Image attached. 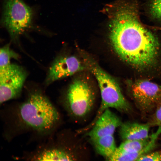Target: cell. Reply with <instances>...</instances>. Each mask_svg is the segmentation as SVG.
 Masks as SVG:
<instances>
[{
  "mask_svg": "<svg viewBox=\"0 0 161 161\" xmlns=\"http://www.w3.org/2000/svg\"><path fill=\"white\" fill-rule=\"evenodd\" d=\"M137 161H161V151L150 152L141 157Z\"/></svg>",
  "mask_w": 161,
  "mask_h": 161,
  "instance_id": "18",
  "label": "cell"
},
{
  "mask_svg": "<svg viewBox=\"0 0 161 161\" xmlns=\"http://www.w3.org/2000/svg\"><path fill=\"white\" fill-rule=\"evenodd\" d=\"M94 93L88 83L76 79L70 85L67 91L66 100L69 109L73 116L83 117L91 111L94 104Z\"/></svg>",
  "mask_w": 161,
  "mask_h": 161,
  "instance_id": "5",
  "label": "cell"
},
{
  "mask_svg": "<svg viewBox=\"0 0 161 161\" xmlns=\"http://www.w3.org/2000/svg\"><path fill=\"white\" fill-rule=\"evenodd\" d=\"M2 16V25L15 40L31 27L33 12L23 0H3Z\"/></svg>",
  "mask_w": 161,
  "mask_h": 161,
  "instance_id": "4",
  "label": "cell"
},
{
  "mask_svg": "<svg viewBox=\"0 0 161 161\" xmlns=\"http://www.w3.org/2000/svg\"><path fill=\"white\" fill-rule=\"evenodd\" d=\"M92 72L97 82L100 92L101 102L93 120L89 124L92 126L106 110L113 108L122 112H128L131 106L123 96L118 84L111 75L97 65H90Z\"/></svg>",
  "mask_w": 161,
  "mask_h": 161,
  "instance_id": "3",
  "label": "cell"
},
{
  "mask_svg": "<svg viewBox=\"0 0 161 161\" xmlns=\"http://www.w3.org/2000/svg\"><path fill=\"white\" fill-rule=\"evenodd\" d=\"M27 73L21 66L11 64L0 69V102L17 97L21 92Z\"/></svg>",
  "mask_w": 161,
  "mask_h": 161,
  "instance_id": "6",
  "label": "cell"
},
{
  "mask_svg": "<svg viewBox=\"0 0 161 161\" xmlns=\"http://www.w3.org/2000/svg\"><path fill=\"white\" fill-rule=\"evenodd\" d=\"M71 156L66 152L60 149L45 150L40 154L36 159L38 161H71Z\"/></svg>",
  "mask_w": 161,
  "mask_h": 161,
  "instance_id": "14",
  "label": "cell"
},
{
  "mask_svg": "<svg viewBox=\"0 0 161 161\" xmlns=\"http://www.w3.org/2000/svg\"><path fill=\"white\" fill-rule=\"evenodd\" d=\"M19 115L27 126L38 131H47L59 119L58 112L49 100L39 93L31 94L21 106Z\"/></svg>",
  "mask_w": 161,
  "mask_h": 161,
  "instance_id": "2",
  "label": "cell"
},
{
  "mask_svg": "<svg viewBox=\"0 0 161 161\" xmlns=\"http://www.w3.org/2000/svg\"><path fill=\"white\" fill-rule=\"evenodd\" d=\"M112 8L109 39L115 52L135 68L152 65L158 54L159 42L141 22L136 2L121 1Z\"/></svg>",
  "mask_w": 161,
  "mask_h": 161,
  "instance_id": "1",
  "label": "cell"
},
{
  "mask_svg": "<svg viewBox=\"0 0 161 161\" xmlns=\"http://www.w3.org/2000/svg\"><path fill=\"white\" fill-rule=\"evenodd\" d=\"M152 136L153 134L143 139L124 141L117 148L125 152L138 153L149 143Z\"/></svg>",
  "mask_w": 161,
  "mask_h": 161,
  "instance_id": "13",
  "label": "cell"
},
{
  "mask_svg": "<svg viewBox=\"0 0 161 161\" xmlns=\"http://www.w3.org/2000/svg\"><path fill=\"white\" fill-rule=\"evenodd\" d=\"M161 133V128H158L157 131L153 133V136L149 143L138 153H127L119 149L117 147L112 154L108 158L110 161H137L142 156L151 151L155 147L156 143L159 135Z\"/></svg>",
  "mask_w": 161,
  "mask_h": 161,
  "instance_id": "11",
  "label": "cell"
},
{
  "mask_svg": "<svg viewBox=\"0 0 161 161\" xmlns=\"http://www.w3.org/2000/svg\"><path fill=\"white\" fill-rule=\"evenodd\" d=\"M131 92L137 106L143 114L155 110L161 102V86L150 81H136L132 86Z\"/></svg>",
  "mask_w": 161,
  "mask_h": 161,
  "instance_id": "7",
  "label": "cell"
},
{
  "mask_svg": "<svg viewBox=\"0 0 161 161\" xmlns=\"http://www.w3.org/2000/svg\"><path fill=\"white\" fill-rule=\"evenodd\" d=\"M151 126L148 123L145 124L127 121L122 123L119 127V134L124 141L138 140L148 137Z\"/></svg>",
  "mask_w": 161,
  "mask_h": 161,
  "instance_id": "10",
  "label": "cell"
},
{
  "mask_svg": "<svg viewBox=\"0 0 161 161\" xmlns=\"http://www.w3.org/2000/svg\"><path fill=\"white\" fill-rule=\"evenodd\" d=\"M84 67L74 56L62 57L55 61L49 68L46 83L49 84L57 80L72 75L83 70Z\"/></svg>",
  "mask_w": 161,
  "mask_h": 161,
  "instance_id": "8",
  "label": "cell"
},
{
  "mask_svg": "<svg viewBox=\"0 0 161 161\" xmlns=\"http://www.w3.org/2000/svg\"><path fill=\"white\" fill-rule=\"evenodd\" d=\"M113 135L90 139L97 153L106 159L111 156L117 148Z\"/></svg>",
  "mask_w": 161,
  "mask_h": 161,
  "instance_id": "12",
  "label": "cell"
},
{
  "mask_svg": "<svg viewBox=\"0 0 161 161\" xmlns=\"http://www.w3.org/2000/svg\"><path fill=\"white\" fill-rule=\"evenodd\" d=\"M149 8L151 16L156 19L161 21V0H153Z\"/></svg>",
  "mask_w": 161,
  "mask_h": 161,
  "instance_id": "16",
  "label": "cell"
},
{
  "mask_svg": "<svg viewBox=\"0 0 161 161\" xmlns=\"http://www.w3.org/2000/svg\"><path fill=\"white\" fill-rule=\"evenodd\" d=\"M19 56L18 54L10 49L9 44L2 47L0 50V69L10 65L11 59H18Z\"/></svg>",
  "mask_w": 161,
  "mask_h": 161,
  "instance_id": "15",
  "label": "cell"
},
{
  "mask_svg": "<svg viewBox=\"0 0 161 161\" xmlns=\"http://www.w3.org/2000/svg\"><path fill=\"white\" fill-rule=\"evenodd\" d=\"M122 123L118 116L108 109L100 115L86 135L90 139L113 135Z\"/></svg>",
  "mask_w": 161,
  "mask_h": 161,
  "instance_id": "9",
  "label": "cell"
},
{
  "mask_svg": "<svg viewBox=\"0 0 161 161\" xmlns=\"http://www.w3.org/2000/svg\"><path fill=\"white\" fill-rule=\"evenodd\" d=\"M148 123L151 126H161V102L156 107Z\"/></svg>",
  "mask_w": 161,
  "mask_h": 161,
  "instance_id": "17",
  "label": "cell"
}]
</instances>
